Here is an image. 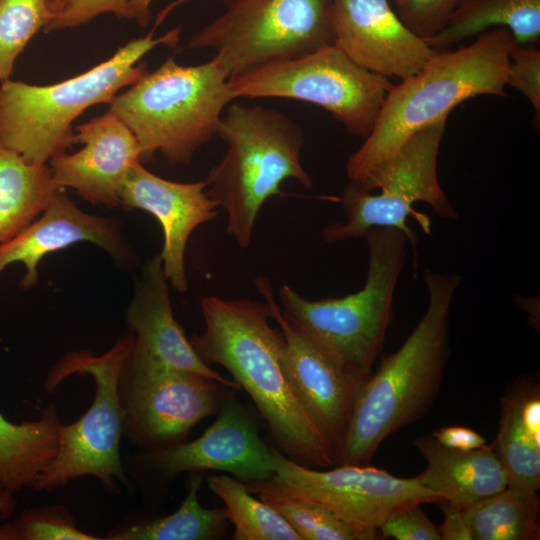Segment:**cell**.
I'll return each instance as SVG.
<instances>
[{"instance_id": "obj_1", "label": "cell", "mask_w": 540, "mask_h": 540, "mask_svg": "<svg viewBox=\"0 0 540 540\" xmlns=\"http://www.w3.org/2000/svg\"><path fill=\"white\" fill-rule=\"evenodd\" d=\"M201 312L204 330L190 344L206 364L224 367L246 391L280 452L311 468L336 465V451L283 368V336L269 323L267 303L207 296Z\"/></svg>"}, {"instance_id": "obj_2", "label": "cell", "mask_w": 540, "mask_h": 540, "mask_svg": "<svg viewBox=\"0 0 540 540\" xmlns=\"http://www.w3.org/2000/svg\"><path fill=\"white\" fill-rule=\"evenodd\" d=\"M458 274L426 269L428 305L400 348L382 357L361 384L337 465H365L399 429L421 419L436 400L451 348V305Z\"/></svg>"}, {"instance_id": "obj_3", "label": "cell", "mask_w": 540, "mask_h": 540, "mask_svg": "<svg viewBox=\"0 0 540 540\" xmlns=\"http://www.w3.org/2000/svg\"><path fill=\"white\" fill-rule=\"evenodd\" d=\"M513 43L508 29L487 30L467 46L438 51L414 75L392 84L371 133L347 161L349 180L364 179L407 139L448 117L459 103L479 95L505 96Z\"/></svg>"}, {"instance_id": "obj_4", "label": "cell", "mask_w": 540, "mask_h": 540, "mask_svg": "<svg viewBox=\"0 0 540 540\" xmlns=\"http://www.w3.org/2000/svg\"><path fill=\"white\" fill-rule=\"evenodd\" d=\"M155 28L130 40L104 62L88 71L52 85H31L6 80L0 84V146L28 163L46 164L74 144L73 121L95 104H110L118 92L147 73L139 63L160 45L174 46L175 28L155 38Z\"/></svg>"}, {"instance_id": "obj_5", "label": "cell", "mask_w": 540, "mask_h": 540, "mask_svg": "<svg viewBox=\"0 0 540 540\" xmlns=\"http://www.w3.org/2000/svg\"><path fill=\"white\" fill-rule=\"evenodd\" d=\"M217 135L227 150L205 179L206 193L225 210L227 233L241 248H248L260 209L281 194L282 182L292 178L307 189L313 187L301 163L304 134L274 109L230 103Z\"/></svg>"}, {"instance_id": "obj_6", "label": "cell", "mask_w": 540, "mask_h": 540, "mask_svg": "<svg viewBox=\"0 0 540 540\" xmlns=\"http://www.w3.org/2000/svg\"><path fill=\"white\" fill-rule=\"evenodd\" d=\"M369 250L367 277L357 292L308 300L289 285L279 290L286 319L333 359L364 382L385 343L393 321V301L408 242L397 228H373L364 237Z\"/></svg>"}, {"instance_id": "obj_7", "label": "cell", "mask_w": 540, "mask_h": 540, "mask_svg": "<svg viewBox=\"0 0 540 540\" xmlns=\"http://www.w3.org/2000/svg\"><path fill=\"white\" fill-rule=\"evenodd\" d=\"M228 79L214 57L194 66L169 57L117 94L109 111L136 137L141 161L158 152L171 165H188L217 135L223 112L235 100Z\"/></svg>"}, {"instance_id": "obj_8", "label": "cell", "mask_w": 540, "mask_h": 540, "mask_svg": "<svg viewBox=\"0 0 540 540\" xmlns=\"http://www.w3.org/2000/svg\"><path fill=\"white\" fill-rule=\"evenodd\" d=\"M134 339V334L123 335L99 356L87 350L68 352L51 367L44 381L47 393H53L64 379L77 374L93 379L95 396L76 422L61 424L57 454L33 490H53L82 476L97 478L110 492L119 491L117 482L132 488L120 455L123 435L118 382Z\"/></svg>"}, {"instance_id": "obj_9", "label": "cell", "mask_w": 540, "mask_h": 540, "mask_svg": "<svg viewBox=\"0 0 540 540\" xmlns=\"http://www.w3.org/2000/svg\"><path fill=\"white\" fill-rule=\"evenodd\" d=\"M447 118L416 132L361 181H349L339 198L347 221L328 224L322 231L323 239L336 243L364 238L373 228H397L405 233L415 251L417 235L408 227L407 217L417 218L430 232L429 219L412 208L416 202L427 203L440 218L456 220L458 213L437 176Z\"/></svg>"}, {"instance_id": "obj_10", "label": "cell", "mask_w": 540, "mask_h": 540, "mask_svg": "<svg viewBox=\"0 0 540 540\" xmlns=\"http://www.w3.org/2000/svg\"><path fill=\"white\" fill-rule=\"evenodd\" d=\"M330 6L331 0H223L222 12L187 47L214 51L231 78L335 44Z\"/></svg>"}, {"instance_id": "obj_11", "label": "cell", "mask_w": 540, "mask_h": 540, "mask_svg": "<svg viewBox=\"0 0 540 540\" xmlns=\"http://www.w3.org/2000/svg\"><path fill=\"white\" fill-rule=\"evenodd\" d=\"M228 82L235 99L278 97L315 104L364 139L392 86L388 78L357 65L336 44L261 64Z\"/></svg>"}, {"instance_id": "obj_12", "label": "cell", "mask_w": 540, "mask_h": 540, "mask_svg": "<svg viewBox=\"0 0 540 540\" xmlns=\"http://www.w3.org/2000/svg\"><path fill=\"white\" fill-rule=\"evenodd\" d=\"M226 390L213 379L176 369L133 347L118 382L122 435L145 452L173 447L186 441L200 421L218 413Z\"/></svg>"}, {"instance_id": "obj_13", "label": "cell", "mask_w": 540, "mask_h": 540, "mask_svg": "<svg viewBox=\"0 0 540 540\" xmlns=\"http://www.w3.org/2000/svg\"><path fill=\"white\" fill-rule=\"evenodd\" d=\"M274 473L265 482L245 483L249 492L272 493L313 502L354 527L364 540L379 537V527L395 510L439 502L415 477L401 478L365 465H337L319 471L299 464L272 448Z\"/></svg>"}, {"instance_id": "obj_14", "label": "cell", "mask_w": 540, "mask_h": 540, "mask_svg": "<svg viewBox=\"0 0 540 540\" xmlns=\"http://www.w3.org/2000/svg\"><path fill=\"white\" fill-rule=\"evenodd\" d=\"M232 390L227 388L215 422L197 439L125 460L160 480L204 471L226 472L244 483L269 480L274 473L272 448L262 441Z\"/></svg>"}, {"instance_id": "obj_15", "label": "cell", "mask_w": 540, "mask_h": 540, "mask_svg": "<svg viewBox=\"0 0 540 540\" xmlns=\"http://www.w3.org/2000/svg\"><path fill=\"white\" fill-rule=\"evenodd\" d=\"M254 283L268 305L270 318L282 333L281 360L286 375L333 446L338 461L356 396L363 382L343 370L286 319L267 277L259 276Z\"/></svg>"}, {"instance_id": "obj_16", "label": "cell", "mask_w": 540, "mask_h": 540, "mask_svg": "<svg viewBox=\"0 0 540 540\" xmlns=\"http://www.w3.org/2000/svg\"><path fill=\"white\" fill-rule=\"evenodd\" d=\"M335 44L357 65L386 78L404 80L437 50L415 35L389 0H331Z\"/></svg>"}, {"instance_id": "obj_17", "label": "cell", "mask_w": 540, "mask_h": 540, "mask_svg": "<svg viewBox=\"0 0 540 540\" xmlns=\"http://www.w3.org/2000/svg\"><path fill=\"white\" fill-rule=\"evenodd\" d=\"M206 182L182 183L161 178L136 163L119 192L120 205L153 215L163 230L159 254L164 275L179 293L188 289L185 249L192 232L218 216V204L204 191Z\"/></svg>"}, {"instance_id": "obj_18", "label": "cell", "mask_w": 540, "mask_h": 540, "mask_svg": "<svg viewBox=\"0 0 540 540\" xmlns=\"http://www.w3.org/2000/svg\"><path fill=\"white\" fill-rule=\"evenodd\" d=\"M74 143L83 144L82 149L49 160L56 185L73 189L90 203L118 207L126 175L141 162V148L132 131L108 111L77 126Z\"/></svg>"}, {"instance_id": "obj_19", "label": "cell", "mask_w": 540, "mask_h": 540, "mask_svg": "<svg viewBox=\"0 0 540 540\" xmlns=\"http://www.w3.org/2000/svg\"><path fill=\"white\" fill-rule=\"evenodd\" d=\"M62 190L55 193L38 219L0 244V273L10 264L22 263L25 275L20 287L23 289L38 283V264L44 256L78 242L98 245L123 265L134 261V254L115 220L82 211Z\"/></svg>"}, {"instance_id": "obj_20", "label": "cell", "mask_w": 540, "mask_h": 540, "mask_svg": "<svg viewBox=\"0 0 540 540\" xmlns=\"http://www.w3.org/2000/svg\"><path fill=\"white\" fill-rule=\"evenodd\" d=\"M126 321L135 337V350L176 369L203 375L233 390H242L234 380L224 378L199 357L174 318L160 255L145 263L126 312Z\"/></svg>"}, {"instance_id": "obj_21", "label": "cell", "mask_w": 540, "mask_h": 540, "mask_svg": "<svg viewBox=\"0 0 540 540\" xmlns=\"http://www.w3.org/2000/svg\"><path fill=\"white\" fill-rule=\"evenodd\" d=\"M414 445L427 463L415 478L440 500L466 507L508 486L506 471L492 445L451 449L432 435L415 439Z\"/></svg>"}, {"instance_id": "obj_22", "label": "cell", "mask_w": 540, "mask_h": 540, "mask_svg": "<svg viewBox=\"0 0 540 540\" xmlns=\"http://www.w3.org/2000/svg\"><path fill=\"white\" fill-rule=\"evenodd\" d=\"M498 432L492 447L508 478V486L540 488V386L518 377L500 399Z\"/></svg>"}, {"instance_id": "obj_23", "label": "cell", "mask_w": 540, "mask_h": 540, "mask_svg": "<svg viewBox=\"0 0 540 540\" xmlns=\"http://www.w3.org/2000/svg\"><path fill=\"white\" fill-rule=\"evenodd\" d=\"M60 420L50 402L39 420L15 424L0 413V486L17 492L33 489L59 447Z\"/></svg>"}, {"instance_id": "obj_24", "label": "cell", "mask_w": 540, "mask_h": 540, "mask_svg": "<svg viewBox=\"0 0 540 540\" xmlns=\"http://www.w3.org/2000/svg\"><path fill=\"white\" fill-rule=\"evenodd\" d=\"M496 27L508 29L517 44L535 46L540 41V0H462L426 42L437 51L448 50Z\"/></svg>"}, {"instance_id": "obj_25", "label": "cell", "mask_w": 540, "mask_h": 540, "mask_svg": "<svg viewBox=\"0 0 540 540\" xmlns=\"http://www.w3.org/2000/svg\"><path fill=\"white\" fill-rule=\"evenodd\" d=\"M59 189L49 165L28 163L0 146V244L33 222Z\"/></svg>"}, {"instance_id": "obj_26", "label": "cell", "mask_w": 540, "mask_h": 540, "mask_svg": "<svg viewBox=\"0 0 540 540\" xmlns=\"http://www.w3.org/2000/svg\"><path fill=\"white\" fill-rule=\"evenodd\" d=\"M472 540H538L540 498L537 491L507 486L463 507Z\"/></svg>"}, {"instance_id": "obj_27", "label": "cell", "mask_w": 540, "mask_h": 540, "mask_svg": "<svg viewBox=\"0 0 540 540\" xmlns=\"http://www.w3.org/2000/svg\"><path fill=\"white\" fill-rule=\"evenodd\" d=\"M200 472L191 473L188 492L180 507L155 521L111 532L108 540H210L223 535L227 523L224 508H205L199 501Z\"/></svg>"}, {"instance_id": "obj_28", "label": "cell", "mask_w": 540, "mask_h": 540, "mask_svg": "<svg viewBox=\"0 0 540 540\" xmlns=\"http://www.w3.org/2000/svg\"><path fill=\"white\" fill-rule=\"evenodd\" d=\"M207 483L225 504L227 518L234 525L233 540H301L274 508L248 491L244 482L222 474L208 476Z\"/></svg>"}, {"instance_id": "obj_29", "label": "cell", "mask_w": 540, "mask_h": 540, "mask_svg": "<svg viewBox=\"0 0 540 540\" xmlns=\"http://www.w3.org/2000/svg\"><path fill=\"white\" fill-rule=\"evenodd\" d=\"M50 20L47 0H0V81L10 79L18 56Z\"/></svg>"}, {"instance_id": "obj_30", "label": "cell", "mask_w": 540, "mask_h": 540, "mask_svg": "<svg viewBox=\"0 0 540 540\" xmlns=\"http://www.w3.org/2000/svg\"><path fill=\"white\" fill-rule=\"evenodd\" d=\"M274 508L301 540H364L351 525L322 505L272 493H256Z\"/></svg>"}, {"instance_id": "obj_31", "label": "cell", "mask_w": 540, "mask_h": 540, "mask_svg": "<svg viewBox=\"0 0 540 540\" xmlns=\"http://www.w3.org/2000/svg\"><path fill=\"white\" fill-rule=\"evenodd\" d=\"M18 540H100L80 531L75 519L63 505L24 511L13 523Z\"/></svg>"}, {"instance_id": "obj_32", "label": "cell", "mask_w": 540, "mask_h": 540, "mask_svg": "<svg viewBox=\"0 0 540 540\" xmlns=\"http://www.w3.org/2000/svg\"><path fill=\"white\" fill-rule=\"evenodd\" d=\"M50 20L45 32L84 25L103 13L129 19V0H47Z\"/></svg>"}, {"instance_id": "obj_33", "label": "cell", "mask_w": 540, "mask_h": 540, "mask_svg": "<svg viewBox=\"0 0 540 540\" xmlns=\"http://www.w3.org/2000/svg\"><path fill=\"white\" fill-rule=\"evenodd\" d=\"M400 20L418 37L438 33L462 0H389Z\"/></svg>"}, {"instance_id": "obj_34", "label": "cell", "mask_w": 540, "mask_h": 540, "mask_svg": "<svg viewBox=\"0 0 540 540\" xmlns=\"http://www.w3.org/2000/svg\"><path fill=\"white\" fill-rule=\"evenodd\" d=\"M506 85L520 91L534 110V124H540V50L515 41L509 53Z\"/></svg>"}, {"instance_id": "obj_35", "label": "cell", "mask_w": 540, "mask_h": 540, "mask_svg": "<svg viewBox=\"0 0 540 540\" xmlns=\"http://www.w3.org/2000/svg\"><path fill=\"white\" fill-rule=\"evenodd\" d=\"M379 534L396 540H441L437 526L422 510L421 503L392 512L379 527Z\"/></svg>"}, {"instance_id": "obj_36", "label": "cell", "mask_w": 540, "mask_h": 540, "mask_svg": "<svg viewBox=\"0 0 540 540\" xmlns=\"http://www.w3.org/2000/svg\"><path fill=\"white\" fill-rule=\"evenodd\" d=\"M438 503L444 515L443 522L437 526L441 540H472L463 507L449 500Z\"/></svg>"}, {"instance_id": "obj_37", "label": "cell", "mask_w": 540, "mask_h": 540, "mask_svg": "<svg viewBox=\"0 0 540 540\" xmlns=\"http://www.w3.org/2000/svg\"><path fill=\"white\" fill-rule=\"evenodd\" d=\"M440 444L451 449L473 450L486 445L477 431L463 426L441 427L431 434Z\"/></svg>"}, {"instance_id": "obj_38", "label": "cell", "mask_w": 540, "mask_h": 540, "mask_svg": "<svg viewBox=\"0 0 540 540\" xmlns=\"http://www.w3.org/2000/svg\"><path fill=\"white\" fill-rule=\"evenodd\" d=\"M154 0H129L130 20L147 26L151 20V4Z\"/></svg>"}, {"instance_id": "obj_39", "label": "cell", "mask_w": 540, "mask_h": 540, "mask_svg": "<svg viewBox=\"0 0 540 540\" xmlns=\"http://www.w3.org/2000/svg\"><path fill=\"white\" fill-rule=\"evenodd\" d=\"M16 508L13 492L0 486V519H8Z\"/></svg>"}]
</instances>
